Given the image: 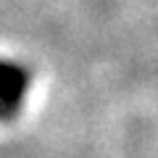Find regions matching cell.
I'll return each mask as SVG.
<instances>
[{
    "label": "cell",
    "mask_w": 158,
    "mask_h": 158,
    "mask_svg": "<svg viewBox=\"0 0 158 158\" xmlns=\"http://www.w3.org/2000/svg\"><path fill=\"white\" fill-rule=\"evenodd\" d=\"M29 85H32V71L24 63L0 58V103L21 113L27 100Z\"/></svg>",
    "instance_id": "1"
},
{
    "label": "cell",
    "mask_w": 158,
    "mask_h": 158,
    "mask_svg": "<svg viewBox=\"0 0 158 158\" xmlns=\"http://www.w3.org/2000/svg\"><path fill=\"white\" fill-rule=\"evenodd\" d=\"M16 116H19V111H13V108H8V106L0 103V121H13Z\"/></svg>",
    "instance_id": "2"
}]
</instances>
